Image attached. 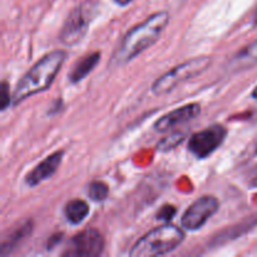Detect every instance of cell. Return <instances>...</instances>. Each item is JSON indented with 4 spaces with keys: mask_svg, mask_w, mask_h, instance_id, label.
Segmentation results:
<instances>
[{
    "mask_svg": "<svg viewBox=\"0 0 257 257\" xmlns=\"http://www.w3.org/2000/svg\"><path fill=\"white\" fill-rule=\"evenodd\" d=\"M170 22L167 12H158L150 15L145 22L131 29L124 35L119 47L114 52L112 63L114 65H124L136 57L152 47Z\"/></svg>",
    "mask_w": 257,
    "mask_h": 257,
    "instance_id": "6da1fadb",
    "label": "cell"
},
{
    "mask_svg": "<svg viewBox=\"0 0 257 257\" xmlns=\"http://www.w3.org/2000/svg\"><path fill=\"white\" fill-rule=\"evenodd\" d=\"M65 58L67 53L62 49H57L38 60L18 82L13 93V104H19L27 98L47 90L54 82Z\"/></svg>",
    "mask_w": 257,
    "mask_h": 257,
    "instance_id": "7a4b0ae2",
    "label": "cell"
},
{
    "mask_svg": "<svg viewBox=\"0 0 257 257\" xmlns=\"http://www.w3.org/2000/svg\"><path fill=\"white\" fill-rule=\"evenodd\" d=\"M185 240V232L173 225H163L146 233L131 250L132 257L162 256L175 251Z\"/></svg>",
    "mask_w": 257,
    "mask_h": 257,
    "instance_id": "3957f363",
    "label": "cell"
},
{
    "mask_svg": "<svg viewBox=\"0 0 257 257\" xmlns=\"http://www.w3.org/2000/svg\"><path fill=\"white\" fill-rule=\"evenodd\" d=\"M212 63L210 57H197L177 65L161 75L152 85V93L155 95H165L172 92L182 83L202 74L208 69Z\"/></svg>",
    "mask_w": 257,
    "mask_h": 257,
    "instance_id": "277c9868",
    "label": "cell"
},
{
    "mask_svg": "<svg viewBox=\"0 0 257 257\" xmlns=\"http://www.w3.org/2000/svg\"><path fill=\"white\" fill-rule=\"evenodd\" d=\"M92 19V8L79 5L69 13L60 32V40L67 47H74L82 42L89 28Z\"/></svg>",
    "mask_w": 257,
    "mask_h": 257,
    "instance_id": "5b68a950",
    "label": "cell"
},
{
    "mask_svg": "<svg viewBox=\"0 0 257 257\" xmlns=\"http://www.w3.org/2000/svg\"><path fill=\"white\" fill-rule=\"evenodd\" d=\"M227 131L220 124L210 125L191 136L188 151L197 158H207L223 143Z\"/></svg>",
    "mask_w": 257,
    "mask_h": 257,
    "instance_id": "8992f818",
    "label": "cell"
},
{
    "mask_svg": "<svg viewBox=\"0 0 257 257\" xmlns=\"http://www.w3.org/2000/svg\"><path fill=\"white\" fill-rule=\"evenodd\" d=\"M220 208V202L213 196H203L196 200L182 216V227L190 231H197L207 223Z\"/></svg>",
    "mask_w": 257,
    "mask_h": 257,
    "instance_id": "52a82bcc",
    "label": "cell"
},
{
    "mask_svg": "<svg viewBox=\"0 0 257 257\" xmlns=\"http://www.w3.org/2000/svg\"><path fill=\"white\" fill-rule=\"evenodd\" d=\"M104 250V238L95 228H88L75 235L69 242L65 256L95 257Z\"/></svg>",
    "mask_w": 257,
    "mask_h": 257,
    "instance_id": "ba28073f",
    "label": "cell"
},
{
    "mask_svg": "<svg viewBox=\"0 0 257 257\" xmlns=\"http://www.w3.org/2000/svg\"><path fill=\"white\" fill-rule=\"evenodd\" d=\"M200 113V104H197V103L186 104L183 105V107L177 108V109L172 110V112L167 113V114H165L163 117H161L160 119L155 123V130L160 133L168 132V131L177 127V125L185 124V123L195 119Z\"/></svg>",
    "mask_w": 257,
    "mask_h": 257,
    "instance_id": "9c48e42d",
    "label": "cell"
},
{
    "mask_svg": "<svg viewBox=\"0 0 257 257\" xmlns=\"http://www.w3.org/2000/svg\"><path fill=\"white\" fill-rule=\"evenodd\" d=\"M63 157H64V151H57L48 156L44 161L39 163L32 172H29L25 177V182L30 187H35L39 183L44 182L48 178L52 177L57 172L58 167L62 163Z\"/></svg>",
    "mask_w": 257,
    "mask_h": 257,
    "instance_id": "30bf717a",
    "label": "cell"
},
{
    "mask_svg": "<svg viewBox=\"0 0 257 257\" xmlns=\"http://www.w3.org/2000/svg\"><path fill=\"white\" fill-rule=\"evenodd\" d=\"M257 65V40L233 55L228 63V69L232 73H240Z\"/></svg>",
    "mask_w": 257,
    "mask_h": 257,
    "instance_id": "8fae6325",
    "label": "cell"
},
{
    "mask_svg": "<svg viewBox=\"0 0 257 257\" xmlns=\"http://www.w3.org/2000/svg\"><path fill=\"white\" fill-rule=\"evenodd\" d=\"M100 59V53L94 52L84 55L80 60H78L77 64L73 68L72 73L69 74V80L72 83H79L80 80L84 79L90 72L95 68Z\"/></svg>",
    "mask_w": 257,
    "mask_h": 257,
    "instance_id": "7c38bea8",
    "label": "cell"
},
{
    "mask_svg": "<svg viewBox=\"0 0 257 257\" xmlns=\"http://www.w3.org/2000/svg\"><path fill=\"white\" fill-rule=\"evenodd\" d=\"M32 230H33V222L32 221H27V222L20 225L18 228H15L14 231H12V232L4 238V241H3L2 255L5 256L9 252H12V251L19 245V242H22L24 238H27L28 236L32 233Z\"/></svg>",
    "mask_w": 257,
    "mask_h": 257,
    "instance_id": "4fadbf2b",
    "label": "cell"
},
{
    "mask_svg": "<svg viewBox=\"0 0 257 257\" xmlns=\"http://www.w3.org/2000/svg\"><path fill=\"white\" fill-rule=\"evenodd\" d=\"M89 213V206L83 200H72L65 205L64 215L72 225H80Z\"/></svg>",
    "mask_w": 257,
    "mask_h": 257,
    "instance_id": "5bb4252c",
    "label": "cell"
},
{
    "mask_svg": "<svg viewBox=\"0 0 257 257\" xmlns=\"http://www.w3.org/2000/svg\"><path fill=\"white\" fill-rule=\"evenodd\" d=\"M186 137H187V131H175L158 142L157 150L161 152H170L175 150L178 145H181L186 140Z\"/></svg>",
    "mask_w": 257,
    "mask_h": 257,
    "instance_id": "9a60e30c",
    "label": "cell"
},
{
    "mask_svg": "<svg viewBox=\"0 0 257 257\" xmlns=\"http://www.w3.org/2000/svg\"><path fill=\"white\" fill-rule=\"evenodd\" d=\"M87 193L88 197L92 201H94V202H102V201H104L108 197L109 188H108V186L104 182L94 181V182H92L88 186Z\"/></svg>",
    "mask_w": 257,
    "mask_h": 257,
    "instance_id": "2e32d148",
    "label": "cell"
},
{
    "mask_svg": "<svg viewBox=\"0 0 257 257\" xmlns=\"http://www.w3.org/2000/svg\"><path fill=\"white\" fill-rule=\"evenodd\" d=\"M0 95H2L0 107H2V110H5L9 107L10 103H13V97H10L9 93V85H8V83L5 80L2 83V92H0Z\"/></svg>",
    "mask_w": 257,
    "mask_h": 257,
    "instance_id": "e0dca14e",
    "label": "cell"
},
{
    "mask_svg": "<svg viewBox=\"0 0 257 257\" xmlns=\"http://www.w3.org/2000/svg\"><path fill=\"white\" fill-rule=\"evenodd\" d=\"M177 213V210H176V207H173V206H165V207L161 208L160 211H158L157 213V218L158 220H162V221H171L173 217H175V215Z\"/></svg>",
    "mask_w": 257,
    "mask_h": 257,
    "instance_id": "ac0fdd59",
    "label": "cell"
},
{
    "mask_svg": "<svg viewBox=\"0 0 257 257\" xmlns=\"http://www.w3.org/2000/svg\"><path fill=\"white\" fill-rule=\"evenodd\" d=\"M248 185H250L251 187L257 188V168L255 171H252V172L250 173V178H248Z\"/></svg>",
    "mask_w": 257,
    "mask_h": 257,
    "instance_id": "d6986e66",
    "label": "cell"
},
{
    "mask_svg": "<svg viewBox=\"0 0 257 257\" xmlns=\"http://www.w3.org/2000/svg\"><path fill=\"white\" fill-rule=\"evenodd\" d=\"M113 2H114L115 4L120 5V7H125V5L131 4V3H132L133 0H113Z\"/></svg>",
    "mask_w": 257,
    "mask_h": 257,
    "instance_id": "ffe728a7",
    "label": "cell"
},
{
    "mask_svg": "<svg viewBox=\"0 0 257 257\" xmlns=\"http://www.w3.org/2000/svg\"><path fill=\"white\" fill-rule=\"evenodd\" d=\"M252 98H255V99H257V87L252 90Z\"/></svg>",
    "mask_w": 257,
    "mask_h": 257,
    "instance_id": "44dd1931",
    "label": "cell"
},
{
    "mask_svg": "<svg viewBox=\"0 0 257 257\" xmlns=\"http://www.w3.org/2000/svg\"><path fill=\"white\" fill-rule=\"evenodd\" d=\"M255 24L257 25V13H256V15H255Z\"/></svg>",
    "mask_w": 257,
    "mask_h": 257,
    "instance_id": "7402d4cb",
    "label": "cell"
},
{
    "mask_svg": "<svg viewBox=\"0 0 257 257\" xmlns=\"http://www.w3.org/2000/svg\"><path fill=\"white\" fill-rule=\"evenodd\" d=\"M256 222H257V220H256Z\"/></svg>",
    "mask_w": 257,
    "mask_h": 257,
    "instance_id": "603a6c76",
    "label": "cell"
}]
</instances>
